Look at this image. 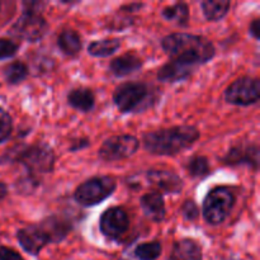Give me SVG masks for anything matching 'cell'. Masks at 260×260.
I'll use <instances>...</instances> for the list:
<instances>
[{"label":"cell","mask_w":260,"mask_h":260,"mask_svg":"<svg viewBox=\"0 0 260 260\" xmlns=\"http://www.w3.org/2000/svg\"><path fill=\"white\" fill-rule=\"evenodd\" d=\"M0 161L22 165L27 177L41 180L42 175L53 172L56 155L52 147L46 142H36L32 145L18 144L7 150Z\"/></svg>","instance_id":"3"},{"label":"cell","mask_w":260,"mask_h":260,"mask_svg":"<svg viewBox=\"0 0 260 260\" xmlns=\"http://www.w3.org/2000/svg\"><path fill=\"white\" fill-rule=\"evenodd\" d=\"M164 52L172 60L198 68L210 62L216 56V47L208 38L192 33L177 32L161 40Z\"/></svg>","instance_id":"1"},{"label":"cell","mask_w":260,"mask_h":260,"mask_svg":"<svg viewBox=\"0 0 260 260\" xmlns=\"http://www.w3.org/2000/svg\"><path fill=\"white\" fill-rule=\"evenodd\" d=\"M188 175L194 179H203L211 174L210 160L205 155H193L185 164Z\"/></svg>","instance_id":"25"},{"label":"cell","mask_w":260,"mask_h":260,"mask_svg":"<svg viewBox=\"0 0 260 260\" xmlns=\"http://www.w3.org/2000/svg\"><path fill=\"white\" fill-rule=\"evenodd\" d=\"M13 132V118L4 108L0 107V145L7 142Z\"/></svg>","instance_id":"27"},{"label":"cell","mask_w":260,"mask_h":260,"mask_svg":"<svg viewBox=\"0 0 260 260\" xmlns=\"http://www.w3.org/2000/svg\"><path fill=\"white\" fill-rule=\"evenodd\" d=\"M236 203V196L228 185L212 188L203 200L202 215L208 225L217 226L225 222Z\"/></svg>","instance_id":"6"},{"label":"cell","mask_w":260,"mask_h":260,"mask_svg":"<svg viewBox=\"0 0 260 260\" xmlns=\"http://www.w3.org/2000/svg\"><path fill=\"white\" fill-rule=\"evenodd\" d=\"M22 15L13 23L9 33L27 42H38L48 33V23L42 15L43 2H23Z\"/></svg>","instance_id":"5"},{"label":"cell","mask_w":260,"mask_h":260,"mask_svg":"<svg viewBox=\"0 0 260 260\" xmlns=\"http://www.w3.org/2000/svg\"><path fill=\"white\" fill-rule=\"evenodd\" d=\"M161 15L168 22L175 23L178 27L185 28L189 24L190 13L187 3L179 2L173 5H169V7H165L161 10Z\"/></svg>","instance_id":"22"},{"label":"cell","mask_w":260,"mask_h":260,"mask_svg":"<svg viewBox=\"0 0 260 260\" xmlns=\"http://www.w3.org/2000/svg\"><path fill=\"white\" fill-rule=\"evenodd\" d=\"M140 206L144 211L145 216L152 222L160 223L167 216V207H165L164 196L161 193L152 190V192L145 193L140 198Z\"/></svg>","instance_id":"16"},{"label":"cell","mask_w":260,"mask_h":260,"mask_svg":"<svg viewBox=\"0 0 260 260\" xmlns=\"http://www.w3.org/2000/svg\"><path fill=\"white\" fill-rule=\"evenodd\" d=\"M201 8L208 22H220L230 12L231 3L228 0H205L201 2Z\"/></svg>","instance_id":"21"},{"label":"cell","mask_w":260,"mask_h":260,"mask_svg":"<svg viewBox=\"0 0 260 260\" xmlns=\"http://www.w3.org/2000/svg\"><path fill=\"white\" fill-rule=\"evenodd\" d=\"M17 240L23 250L32 256H38L50 244L47 235L38 223H30L17 231Z\"/></svg>","instance_id":"13"},{"label":"cell","mask_w":260,"mask_h":260,"mask_svg":"<svg viewBox=\"0 0 260 260\" xmlns=\"http://www.w3.org/2000/svg\"><path fill=\"white\" fill-rule=\"evenodd\" d=\"M159 91L144 81H126L114 89L113 103L121 113H141L159 102Z\"/></svg>","instance_id":"4"},{"label":"cell","mask_w":260,"mask_h":260,"mask_svg":"<svg viewBox=\"0 0 260 260\" xmlns=\"http://www.w3.org/2000/svg\"><path fill=\"white\" fill-rule=\"evenodd\" d=\"M57 47L65 56H76L83 48V40L78 30L66 28L57 36Z\"/></svg>","instance_id":"20"},{"label":"cell","mask_w":260,"mask_h":260,"mask_svg":"<svg viewBox=\"0 0 260 260\" xmlns=\"http://www.w3.org/2000/svg\"><path fill=\"white\" fill-rule=\"evenodd\" d=\"M180 212L187 221H196L200 217V207L193 200L184 201L180 207Z\"/></svg>","instance_id":"29"},{"label":"cell","mask_w":260,"mask_h":260,"mask_svg":"<svg viewBox=\"0 0 260 260\" xmlns=\"http://www.w3.org/2000/svg\"><path fill=\"white\" fill-rule=\"evenodd\" d=\"M122 42L119 38H103L93 41L88 45V53L93 57L104 58L114 55L121 47Z\"/></svg>","instance_id":"23"},{"label":"cell","mask_w":260,"mask_h":260,"mask_svg":"<svg viewBox=\"0 0 260 260\" xmlns=\"http://www.w3.org/2000/svg\"><path fill=\"white\" fill-rule=\"evenodd\" d=\"M38 225L47 235L50 244H60L68 238V235L74 229L73 221L69 217L60 215L48 216L38 222Z\"/></svg>","instance_id":"14"},{"label":"cell","mask_w":260,"mask_h":260,"mask_svg":"<svg viewBox=\"0 0 260 260\" xmlns=\"http://www.w3.org/2000/svg\"><path fill=\"white\" fill-rule=\"evenodd\" d=\"M0 7H2V4H0Z\"/></svg>","instance_id":"35"},{"label":"cell","mask_w":260,"mask_h":260,"mask_svg":"<svg viewBox=\"0 0 260 260\" xmlns=\"http://www.w3.org/2000/svg\"><path fill=\"white\" fill-rule=\"evenodd\" d=\"M66 99L71 108L83 112V113L93 111V108L95 107V94L90 88H85V86L71 89Z\"/></svg>","instance_id":"18"},{"label":"cell","mask_w":260,"mask_h":260,"mask_svg":"<svg viewBox=\"0 0 260 260\" xmlns=\"http://www.w3.org/2000/svg\"><path fill=\"white\" fill-rule=\"evenodd\" d=\"M260 99V81L251 76H241L230 84L225 90V101L233 106L249 107Z\"/></svg>","instance_id":"9"},{"label":"cell","mask_w":260,"mask_h":260,"mask_svg":"<svg viewBox=\"0 0 260 260\" xmlns=\"http://www.w3.org/2000/svg\"><path fill=\"white\" fill-rule=\"evenodd\" d=\"M0 260H24L22 255L9 246H0Z\"/></svg>","instance_id":"30"},{"label":"cell","mask_w":260,"mask_h":260,"mask_svg":"<svg viewBox=\"0 0 260 260\" xmlns=\"http://www.w3.org/2000/svg\"><path fill=\"white\" fill-rule=\"evenodd\" d=\"M19 43L9 38H0V60H8L17 55Z\"/></svg>","instance_id":"28"},{"label":"cell","mask_w":260,"mask_h":260,"mask_svg":"<svg viewBox=\"0 0 260 260\" xmlns=\"http://www.w3.org/2000/svg\"><path fill=\"white\" fill-rule=\"evenodd\" d=\"M147 184L164 194H179L184 188L183 179L172 170L151 169L145 174Z\"/></svg>","instance_id":"12"},{"label":"cell","mask_w":260,"mask_h":260,"mask_svg":"<svg viewBox=\"0 0 260 260\" xmlns=\"http://www.w3.org/2000/svg\"><path fill=\"white\" fill-rule=\"evenodd\" d=\"M200 137L201 132L196 126L180 124L147 132L142 136V144L149 154L174 156L190 149Z\"/></svg>","instance_id":"2"},{"label":"cell","mask_w":260,"mask_h":260,"mask_svg":"<svg viewBox=\"0 0 260 260\" xmlns=\"http://www.w3.org/2000/svg\"><path fill=\"white\" fill-rule=\"evenodd\" d=\"M197 68L190 66L188 63L180 62V61L172 60L165 62L161 68L157 70V80L162 83H178V81L187 80L192 76Z\"/></svg>","instance_id":"15"},{"label":"cell","mask_w":260,"mask_h":260,"mask_svg":"<svg viewBox=\"0 0 260 260\" xmlns=\"http://www.w3.org/2000/svg\"><path fill=\"white\" fill-rule=\"evenodd\" d=\"M221 161L229 167H248L259 169V145L256 142H240L229 149Z\"/></svg>","instance_id":"11"},{"label":"cell","mask_w":260,"mask_h":260,"mask_svg":"<svg viewBox=\"0 0 260 260\" xmlns=\"http://www.w3.org/2000/svg\"><path fill=\"white\" fill-rule=\"evenodd\" d=\"M162 253V245L160 241L154 240L149 243H141L135 248V258L139 260H156Z\"/></svg>","instance_id":"26"},{"label":"cell","mask_w":260,"mask_h":260,"mask_svg":"<svg viewBox=\"0 0 260 260\" xmlns=\"http://www.w3.org/2000/svg\"><path fill=\"white\" fill-rule=\"evenodd\" d=\"M8 196V187L5 183L0 182V201L4 200L5 197Z\"/></svg>","instance_id":"34"},{"label":"cell","mask_w":260,"mask_h":260,"mask_svg":"<svg viewBox=\"0 0 260 260\" xmlns=\"http://www.w3.org/2000/svg\"><path fill=\"white\" fill-rule=\"evenodd\" d=\"M259 32H260V19L259 18H255L253 22L249 25V33H250L251 37L254 40H259Z\"/></svg>","instance_id":"33"},{"label":"cell","mask_w":260,"mask_h":260,"mask_svg":"<svg viewBox=\"0 0 260 260\" xmlns=\"http://www.w3.org/2000/svg\"><path fill=\"white\" fill-rule=\"evenodd\" d=\"M142 65H144V61L139 55L134 52H127L111 61L109 71L116 78H126V76L141 70Z\"/></svg>","instance_id":"17"},{"label":"cell","mask_w":260,"mask_h":260,"mask_svg":"<svg viewBox=\"0 0 260 260\" xmlns=\"http://www.w3.org/2000/svg\"><path fill=\"white\" fill-rule=\"evenodd\" d=\"M89 145H90V140H89L88 137H80V139H76L71 142L69 150H70L71 152H79L81 151V150L86 149Z\"/></svg>","instance_id":"31"},{"label":"cell","mask_w":260,"mask_h":260,"mask_svg":"<svg viewBox=\"0 0 260 260\" xmlns=\"http://www.w3.org/2000/svg\"><path fill=\"white\" fill-rule=\"evenodd\" d=\"M28 75H29V69H28L27 63L19 60L8 63L3 69V78H4L5 83L9 85H18V84L23 83Z\"/></svg>","instance_id":"24"},{"label":"cell","mask_w":260,"mask_h":260,"mask_svg":"<svg viewBox=\"0 0 260 260\" xmlns=\"http://www.w3.org/2000/svg\"><path fill=\"white\" fill-rule=\"evenodd\" d=\"M168 260H203L202 246L193 239L175 241Z\"/></svg>","instance_id":"19"},{"label":"cell","mask_w":260,"mask_h":260,"mask_svg":"<svg viewBox=\"0 0 260 260\" xmlns=\"http://www.w3.org/2000/svg\"><path fill=\"white\" fill-rule=\"evenodd\" d=\"M144 7H145L144 3H129V4L122 5V7L119 8L118 10H119V12L126 13V14L131 15L132 13L140 12V10H141Z\"/></svg>","instance_id":"32"},{"label":"cell","mask_w":260,"mask_h":260,"mask_svg":"<svg viewBox=\"0 0 260 260\" xmlns=\"http://www.w3.org/2000/svg\"><path fill=\"white\" fill-rule=\"evenodd\" d=\"M139 147L140 141L134 135H114L102 144L98 155L103 161H121L136 154Z\"/></svg>","instance_id":"8"},{"label":"cell","mask_w":260,"mask_h":260,"mask_svg":"<svg viewBox=\"0 0 260 260\" xmlns=\"http://www.w3.org/2000/svg\"><path fill=\"white\" fill-rule=\"evenodd\" d=\"M117 189V180L111 175H96L84 180L74 192V201L83 207H94L111 197Z\"/></svg>","instance_id":"7"},{"label":"cell","mask_w":260,"mask_h":260,"mask_svg":"<svg viewBox=\"0 0 260 260\" xmlns=\"http://www.w3.org/2000/svg\"><path fill=\"white\" fill-rule=\"evenodd\" d=\"M129 228L128 213L123 207H109L99 218V230L104 238L117 241L127 233Z\"/></svg>","instance_id":"10"}]
</instances>
